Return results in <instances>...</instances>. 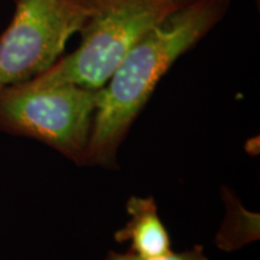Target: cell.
<instances>
[{"label":"cell","instance_id":"7a4b0ae2","mask_svg":"<svg viewBox=\"0 0 260 260\" xmlns=\"http://www.w3.org/2000/svg\"><path fill=\"white\" fill-rule=\"evenodd\" d=\"M190 0H89L80 46L37 75L46 83L100 89L126 52L164 18Z\"/></svg>","mask_w":260,"mask_h":260},{"label":"cell","instance_id":"5b68a950","mask_svg":"<svg viewBox=\"0 0 260 260\" xmlns=\"http://www.w3.org/2000/svg\"><path fill=\"white\" fill-rule=\"evenodd\" d=\"M130 220L115 234L117 242L130 241L129 252L141 258H154L171 251L168 230L159 218L157 204L152 197H132L126 203Z\"/></svg>","mask_w":260,"mask_h":260},{"label":"cell","instance_id":"277c9868","mask_svg":"<svg viewBox=\"0 0 260 260\" xmlns=\"http://www.w3.org/2000/svg\"><path fill=\"white\" fill-rule=\"evenodd\" d=\"M88 14L89 0H15L0 34V89L50 69Z\"/></svg>","mask_w":260,"mask_h":260},{"label":"cell","instance_id":"3957f363","mask_svg":"<svg viewBox=\"0 0 260 260\" xmlns=\"http://www.w3.org/2000/svg\"><path fill=\"white\" fill-rule=\"evenodd\" d=\"M99 89L46 83L37 76L0 89V132L37 140L87 165Z\"/></svg>","mask_w":260,"mask_h":260},{"label":"cell","instance_id":"6da1fadb","mask_svg":"<svg viewBox=\"0 0 260 260\" xmlns=\"http://www.w3.org/2000/svg\"><path fill=\"white\" fill-rule=\"evenodd\" d=\"M228 4L229 0H190L126 52L98 92L87 165L116 167L117 149L159 80L223 17Z\"/></svg>","mask_w":260,"mask_h":260},{"label":"cell","instance_id":"8992f818","mask_svg":"<svg viewBox=\"0 0 260 260\" xmlns=\"http://www.w3.org/2000/svg\"><path fill=\"white\" fill-rule=\"evenodd\" d=\"M105 260H209L207 256L204 254L203 246L197 245L194 246L193 249L190 251H184L182 253H174L170 252L165 255L154 256V258H141L133 253H116L109 252V254Z\"/></svg>","mask_w":260,"mask_h":260}]
</instances>
